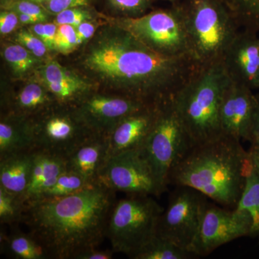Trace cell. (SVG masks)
<instances>
[{
	"mask_svg": "<svg viewBox=\"0 0 259 259\" xmlns=\"http://www.w3.org/2000/svg\"><path fill=\"white\" fill-rule=\"evenodd\" d=\"M81 64L105 88L150 102L173 97L198 67L192 59L158 54L115 24L90 41Z\"/></svg>",
	"mask_w": 259,
	"mask_h": 259,
	"instance_id": "1",
	"label": "cell"
},
{
	"mask_svg": "<svg viewBox=\"0 0 259 259\" xmlns=\"http://www.w3.org/2000/svg\"><path fill=\"white\" fill-rule=\"evenodd\" d=\"M115 193L96 184L71 195L37 199L26 204L22 223L51 258L75 259L106 238Z\"/></svg>",
	"mask_w": 259,
	"mask_h": 259,
	"instance_id": "2",
	"label": "cell"
},
{
	"mask_svg": "<svg viewBox=\"0 0 259 259\" xmlns=\"http://www.w3.org/2000/svg\"><path fill=\"white\" fill-rule=\"evenodd\" d=\"M248 161L241 141L222 134L192 146L172 171L169 185L190 187L234 209L244 189Z\"/></svg>",
	"mask_w": 259,
	"mask_h": 259,
	"instance_id": "3",
	"label": "cell"
},
{
	"mask_svg": "<svg viewBox=\"0 0 259 259\" xmlns=\"http://www.w3.org/2000/svg\"><path fill=\"white\" fill-rule=\"evenodd\" d=\"M232 81L222 61L198 66L174 95V106L192 144L222 135L220 110Z\"/></svg>",
	"mask_w": 259,
	"mask_h": 259,
	"instance_id": "4",
	"label": "cell"
},
{
	"mask_svg": "<svg viewBox=\"0 0 259 259\" xmlns=\"http://www.w3.org/2000/svg\"><path fill=\"white\" fill-rule=\"evenodd\" d=\"M178 5L195 64L222 61L241 29L230 12L219 0H185Z\"/></svg>",
	"mask_w": 259,
	"mask_h": 259,
	"instance_id": "5",
	"label": "cell"
},
{
	"mask_svg": "<svg viewBox=\"0 0 259 259\" xmlns=\"http://www.w3.org/2000/svg\"><path fill=\"white\" fill-rule=\"evenodd\" d=\"M163 207L153 196L128 194L116 201L109 217L106 238L114 252L131 258L157 234Z\"/></svg>",
	"mask_w": 259,
	"mask_h": 259,
	"instance_id": "6",
	"label": "cell"
},
{
	"mask_svg": "<svg viewBox=\"0 0 259 259\" xmlns=\"http://www.w3.org/2000/svg\"><path fill=\"white\" fill-rule=\"evenodd\" d=\"M172 98L161 102L152 131L144 146L140 148L165 191L169 185L174 168L192 147Z\"/></svg>",
	"mask_w": 259,
	"mask_h": 259,
	"instance_id": "7",
	"label": "cell"
},
{
	"mask_svg": "<svg viewBox=\"0 0 259 259\" xmlns=\"http://www.w3.org/2000/svg\"><path fill=\"white\" fill-rule=\"evenodd\" d=\"M113 24L162 56L187 58L194 61L178 5L171 9L155 10L139 17H122L116 19Z\"/></svg>",
	"mask_w": 259,
	"mask_h": 259,
	"instance_id": "8",
	"label": "cell"
},
{
	"mask_svg": "<svg viewBox=\"0 0 259 259\" xmlns=\"http://www.w3.org/2000/svg\"><path fill=\"white\" fill-rule=\"evenodd\" d=\"M31 123L34 148L66 158L95 133L74 107L59 104L32 119Z\"/></svg>",
	"mask_w": 259,
	"mask_h": 259,
	"instance_id": "9",
	"label": "cell"
},
{
	"mask_svg": "<svg viewBox=\"0 0 259 259\" xmlns=\"http://www.w3.org/2000/svg\"><path fill=\"white\" fill-rule=\"evenodd\" d=\"M97 184L127 194L158 197L165 192L141 148L110 156Z\"/></svg>",
	"mask_w": 259,
	"mask_h": 259,
	"instance_id": "10",
	"label": "cell"
},
{
	"mask_svg": "<svg viewBox=\"0 0 259 259\" xmlns=\"http://www.w3.org/2000/svg\"><path fill=\"white\" fill-rule=\"evenodd\" d=\"M158 221L157 236L190 250L207 197L186 186H177Z\"/></svg>",
	"mask_w": 259,
	"mask_h": 259,
	"instance_id": "11",
	"label": "cell"
},
{
	"mask_svg": "<svg viewBox=\"0 0 259 259\" xmlns=\"http://www.w3.org/2000/svg\"><path fill=\"white\" fill-rule=\"evenodd\" d=\"M250 233L249 223L234 209L229 211L207 200L190 251L204 256L237 238L250 236Z\"/></svg>",
	"mask_w": 259,
	"mask_h": 259,
	"instance_id": "12",
	"label": "cell"
},
{
	"mask_svg": "<svg viewBox=\"0 0 259 259\" xmlns=\"http://www.w3.org/2000/svg\"><path fill=\"white\" fill-rule=\"evenodd\" d=\"M150 103L152 102L119 94L113 96L90 94L74 107L94 132L108 135L122 119Z\"/></svg>",
	"mask_w": 259,
	"mask_h": 259,
	"instance_id": "13",
	"label": "cell"
},
{
	"mask_svg": "<svg viewBox=\"0 0 259 259\" xmlns=\"http://www.w3.org/2000/svg\"><path fill=\"white\" fill-rule=\"evenodd\" d=\"M241 30L227 49L222 62L232 82L254 91L258 90V32Z\"/></svg>",
	"mask_w": 259,
	"mask_h": 259,
	"instance_id": "14",
	"label": "cell"
},
{
	"mask_svg": "<svg viewBox=\"0 0 259 259\" xmlns=\"http://www.w3.org/2000/svg\"><path fill=\"white\" fill-rule=\"evenodd\" d=\"M255 105L253 90L232 82L225 93L220 110L222 134L250 142Z\"/></svg>",
	"mask_w": 259,
	"mask_h": 259,
	"instance_id": "15",
	"label": "cell"
},
{
	"mask_svg": "<svg viewBox=\"0 0 259 259\" xmlns=\"http://www.w3.org/2000/svg\"><path fill=\"white\" fill-rule=\"evenodd\" d=\"M162 101L148 104L116 124L107 135L110 157L144 146L157 119Z\"/></svg>",
	"mask_w": 259,
	"mask_h": 259,
	"instance_id": "16",
	"label": "cell"
},
{
	"mask_svg": "<svg viewBox=\"0 0 259 259\" xmlns=\"http://www.w3.org/2000/svg\"><path fill=\"white\" fill-rule=\"evenodd\" d=\"M39 71L42 84L59 105L75 107L91 94L90 83L57 61H49Z\"/></svg>",
	"mask_w": 259,
	"mask_h": 259,
	"instance_id": "17",
	"label": "cell"
},
{
	"mask_svg": "<svg viewBox=\"0 0 259 259\" xmlns=\"http://www.w3.org/2000/svg\"><path fill=\"white\" fill-rule=\"evenodd\" d=\"M109 157L107 134L95 133L79 144L66 157L69 169L79 174L93 184H97Z\"/></svg>",
	"mask_w": 259,
	"mask_h": 259,
	"instance_id": "18",
	"label": "cell"
},
{
	"mask_svg": "<svg viewBox=\"0 0 259 259\" xmlns=\"http://www.w3.org/2000/svg\"><path fill=\"white\" fill-rule=\"evenodd\" d=\"M68 169L66 158L35 148L28 189L23 196L25 204L40 199L55 183L58 177Z\"/></svg>",
	"mask_w": 259,
	"mask_h": 259,
	"instance_id": "19",
	"label": "cell"
},
{
	"mask_svg": "<svg viewBox=\"0 0 259 259\" xmlns=\"http://www.w3.org/2000/svg\"><path fill=\"white\" fill-rule=\"evenodd\" d=\"M35 148L0 158V186L23 199L28 189Z\"/></svg>",
	"mask_w": 259,
	"mask_h": 259,
	"instance_id": "20",
	"label": "cell"
},
{
	"mask_svg": "<svg viewBox=\"0 0 259 259\" xmlns=\"http://www.w3.org/2000/svg\"><path fill=\"white\" fill-rule=\"evenodd\" d=\"M30 119L8 114L0 122V158L34 149Z\"/></svg>",
	"mask_w": 259,
	"mask_h": 259,
	"instance_id": "21",
	"label": "cell"
},
{
	"mask_svg": "<svg viewBox=\"0 0 259 259\" xmlns=\"http://www.w3.org/2000/svg\"><path fill=\"white\" fill-rule=\"evenodd\" d=\"M58 104L44 84L30 83L25 85L12 103L8 114L26 118H35Z\"/></svg>",
	"mask_w": 259,
	"mask_h": 259,
	"instance_id": "22",
	"label": "cell"
},
{
	"mask_svg": "<svg viewBox=\"0 0 259 259\" xmlns=\"http://www.w3.org/2000/svg\"><path fill=\"white\" fill-rule=\"evenodd\" d=\"M9 234L1 233V250L15 259H50V253L31 233H24L13 226Z\"/></svg>",
	"mask_w": 259,
	"mask_h": 259,
	"instance_id": "23",
	"label": "cell"
},
{
	"mask_svg": "<svg viewBox=\"0 0 259 259\" xmlns=\"http://www.w3.org/2000/svg\"><path fill=\"white\" fill-rule=\"evenodd\" d=\"M235 211L248 221L250 226V237L259 236V175L249 161L245 172V182L243 193Z\"/></svg>",
	"mask_w": 259,
	"mask_h": 259,
	"instance_id": "24",
	"label": "cell"
},
{
	"mask_svg": "<svg viewBox=\"0 0 259 259\" xmlns=\"http://www.w3.org/2000/svg\"><path fill=\"white\" fill-rule=\"evenodd\" d=\"M197 255L156 235L131 257L134 259H190Z\"/></svg>",
	"mask_w": 259,
	"mask_h": 259,
	"instance_id": "25",
	"label": "cell"
},
{
	"mask_svg": "<svg viewBox=\"0 0 259 259\" xmlns=\"http://www.w3.org/2000/svg\"><path fill=\"white\" fill-rule=\"evenodd\" d=\"M241 29L259 32V0H219Z\"/></svg>",
	"mask_w": 259,
	"mask_h": 259,
	"instance_id": "26",
	"label": "cell"
},
{
	"mask_svg": "<svg viewBox=\"0 0 259 259\" xmlns=\"http://www.w3.org/2000/svg\"><path fill=\"white\" fill-rule=\"evenodd\" d=\"M95 185L96 184L91 183L79 174L68 168L58 177L55 183L42 194L40 199L71 195Z\"/></svg>",
	"mask_w": 259,
	"mask_h": 259,
	"instance_id": "27",
	"label": "cell"
},
{
	"mask_svg": "<svg viewBox=\"0 0 259 259\" xmlns=\"http://www.w3.org/2000/svg\"><path fill=\"white\" fill-rule=\"evenodd\" d=\"M3 55L15 75L28 74L38 64V58L19 44H9L4 48Z\"/></svg>",
	"mask_w": 259,
	"mask_h": 259,
	"instance_id": "28",
	"label": "cell"
},
{
	"mask_svg": "<svg viewBox=\"0 0 259 259\" xmlns=\"http://www.w3.org/2000/svg\"><path fill=\"white\" fill-rule=\"evenodd\" d=\"M26 204L20 196L0 186V222L11 227L22 223Z\"/></svg>",
	"mask_w": 259,
	"mask_h": 259,
	"instance_id": "29",
	"label": "cell"
},
{
	"mask_svg": "<svg viewBox=\"0 0 259 259\" xmlns=\"http://www.w3.org/2000/svg\"><path fill=\"white\" fill-rule=\"evenodd\" d=\"M79 45L81 44L75 27L70 25H58L54 50L61 54H69L77 49Z\"/></svg>",
	"mask_w": 259,
	"mask_h": 259,
	"instance_id": "30",
	"label": "cell"
},
{
	"mask_svg": "<svg viewBox=\"0 0 259 259\" xmlns=\"http://www.w3.org/2000/svg\"><path fill=\"white\" fill-rule=\"evenodd\" d=\"M3 10H10L18 14L32 15L47 22L49 19L48 12L42 5L30 1V0H5L2 3Z\"/></svg>",
	"mask_w": 259,
	"mask_h": 259,
	"instance_id": "31",
	"label": "cell"
},
{
	"mask_svg": "<svg viewBox=\"0 0 259 259\" xmlns=\"http://www.w3.org/2000/svg\"><path fill=\"white\" fill-rule=\"evenodd\" d=\"M15 40L17 44L23 46L38 59L45 57L49 51L47 45L28 29L21 30L17 32Z\"/></svg>",
	"mask_w": 259,
	"mask_h": 259,
	"instance_id": "32",
	"label": "cell"
},
{
	"mask_svg": "<svg viewBox=\"0 0 259 259\" xmlns=\"http://www.w3.org/2000/svg\"><path fill=\"white\" fill-rule=\"evenodd\" d=\"M110 4L124 17H139L145 14L151 0H109Z\"/></svg>",
	"mask_w": 259,
	"mask_h": 259,
	"instance_id": "33",
	"label": "cell"
},
{
	"mask_svg": "<svg viewBox=\"0 0 259 259\" xmlns=\"http://www.w3.org/2000/svg\"><path fill=\"white\" fill-rule=\"evenodd\" d=\"M93 20V16L88 10L83 9V7L71 8L64 10L56 15L55 23L57 25H70L77 27L83 22Z\"/></svg>",
	"mask_w": 259,
	"mask_h": 259,
	"instance_id": "34",
	"label": "cell"
},
{
	"mask_svg": "<svg viewBox=\"0 0 259 259\" xmlns=\"http://www.w3.org/2000/svg\"><path fill=\"white\" fill-rule=\"evenodd\" d=\"M28 30L38 37L49 50H54L58 25L55 23H39L29 25Z\"/></svg>",
	"mask_w": 259,
	"mask_h": 259,
	"instance_id": "35",
	"label": "cell"
},
{
	"mask_svg": "<svg viewBox=\"0 0 259 259\" xmlns=\"http://www.w3.org/2000/svg\"><path fill=\"white\" fill-rule=\"evenodd\" d=\"M90 0H47L42 6L49 13L58 15L64 10L88 5Z\"/></svg>",
	"mask_w": 259,
	"mask_h": 259,
	"instance_id": "36",
	"label": "cell"
},
{
	"mask_svg": "<svg viewBox=\"0 0 259 259\" xmlns=\"http://www.w3.org/2000/svg\"><path fill=\"white\" fill-rule=\"evenodd\" d=\"M20 23L18 15L15 12L4 10L0 13V32L2 35L11 33L16 30Z\"/></svg>",
	"mask_w": 259,
	"mask_h": 259,
	"instance_id": "37",
	"label": "cell"
},
{
	"mask_svg": "<svg viewBox=\"0 0 259 259\" xmlns=\"http://www.w3.org/2000/svg\"><path fill=\"white\" fill-rule=\"evenodd\" d=\"M98 24L93 20L83 22L76 27V33L79 38L80 44L90 40L95 35Z\"/></svg>",
	"mask_w": 259,
	"mask_h": 259,
	"instance_id": "38",
	"label": "cell"
},
{
	"mask_svg": "<svg viewBox=\"0 0 259 259\" xmlns=\"http://www.w3.org/2000/svg\"><path fill=\"white\" fill-rule=\"evenodd\" d=\"M114 250H102L98 248H92L81 252L75 259H110L112 258Z\"/></svg>",
	"mask_w": 259,
	"mask_h": 259,
	"instance_id": "39",
	"label": "cell"
},
{
	"mask_svg": "<svg viewBox=\"0 0 259 259\" xmlns=\"http://www.w3.org/2000/svg\"><path fill=\"white\" fill-rule=\"evenodd\" d=\"M255 105L252 122L251 137L250 142L259 141V93L255 94Z\"/></svg>",
	"mask_w": 259,
	"mask_h": 259,
	"instance_id": "40",
	"label": "cell"
},
{
	"mask_svg": "<svg viewBox=\"0 0 259 259\" xmlns=\"http://www.w3.org/2000/svg\"><path fill=\"white\" fill-rule=\"evenodd\" d=\"M250 147L248 150V155L255 171L259 175V141L250 143Z\"/></svg>",
	"mask_w": 259,
	"mask_h": 259,
	"instance_id": "41",
	"label": "cell"
},
{
	"mask_svg": "<svg viewBox=\"0 0 259 259\" xmlns=\"http://www.w3.org/2000/svg\"><path fill=\"white\" fill-rule=\"evenodd\" d=\"M18 15L20 23V24H23V25H31L39 23H45V22L42 21L41 19L37 18V17L32 16V15L25 14Z\"/></svg>",
	"mask_w": 259,
	"mask_h": 259,
	"instance_id": "42",
	"label": "cell"
},
{
	"mask_svg": "<svg viewBox=\"0 0 259 259\" xmlns=\"http://www.w3.org/2000/svg\"><path fill=\"white\" fill-rule=\"evenodd\" d=\"M30 1L35 2V3H38V4L42 5V3H45L47 0H30Z\"/></svg>",
	"mask_w": 259,
	"mask_h": 259,
	"instance_id": "43",
	"label": "cell"
},
{
	"mask_svg": "<svg viewBox=\"0 0 259 259\" xmlns=\"http://www.w3.org/2000/svg\"><path fill=\"white\" fill-rule=\"evenodd\" d=\"M258 90H259V80H258Z\"/></svg>",
	"mask_w": 259,
	"mask_h": 259,
	"instance_id": "44",
	"label": "cell"
},
{
	"mask_svg": "<svg viewBox=\"0 0 259 259\" xmlns=\"http://www.w3.org/2000/svg\"><path fill=\"white\" fill-rule=\"evenodd\" d=\"M258 243H259V236H258Z\"/></svg>",
	"mask_w": 259,
	"mask_h": 259,
	"instance_id": "45",
	"label": "cell"
},
{
	"mask_svg": "<svg viewBox=\"0 0 259 259\" xmlns=\"http://www.w3.org/2000/svg\"><path fill=\"white\" fill-rule=\"evenodd\" d=\"M171 1H174V0H171Z\"/></svg>",
	"mask_w": 259,
	"mask_h": 259,
	"instance_id": "46",
	"label": "cell"
}]
</instances>
